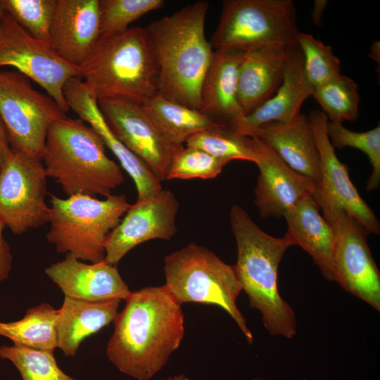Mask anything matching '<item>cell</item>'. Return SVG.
<instances>
[{
	"label": "cell",
	"instance_id": "1",
	"mask_svg": "<svg viewBox=\"0 0 380 380\" xmlns=\"http://www.w3.org/2000/svg\"><path fill=\"white\" fill-rule=\"evenodd\" d=\"M125 300L113 320L106 353L121 372L148 380L167 364L183 339L182 305L165 285L131 291Z\"/></svg>",
	"mask_w": 380,
	"mask_h": 380
},
{
	"label": "cell",
	"instance_id": "2",
	"mask_svg": "<svg viewBox=\"0 0 380 380\" xmlns=\"http://www.w3.org/2000/svg\"><path fill=\"white\" fill-rule=\"evenodd\" d=\"M209 4L198 1L146 27L158 70V93L200 110V91L214 51L205 35Z\"/></svg>",
	"mask_w": 380,
	"mask_h": 380
},
{
	"label": "cell",
	"instance_id": "3",
	"mask_svg": "<svg viewBox=\"0 0 380 380\" xmlns=\"http://www.w3.org/2000/svg\"><path fill=\"white\" fill-rule=\"evenodd\" d=\"M229 220L237 246L233 266L249 306L260 312L270 334L292 338L297 332L295 312L280 296L277 284L279 265L292 246L289 238L265 233L239 205L232 206Z\"/></svg>",
	"mask_w": 380,
	"mask_h": 380
},
{
	"label": "cell",
	"instance_id": "4",
	"mask_svg": "<svg viewBox=\"0 0 380 380\" xmlns=\"http://www.w3.org/2000/svg\"><path fill=\"white\" fill-rule=\"evenodd\" d=\"M106 148L89 125L65 116L49 127L42 162L47 177L68 196L107 197L125 179L120 166L107 156Z\"/></svg>",
	"mask_w": 380,
	"mask_h": 380
},
{
	"label": "cell",
	"instance_id": "5",
	"mask_svg": "<svg viewBox=\"0 0 380 380\" xmlns=\"http://www.w3.org/2000/svg\"><path fill=\"white\" fill-rule=\"evenodd\" d=\"M80 77L97 101L118 99L142 104L158 93V70L145 28L101 36Z\"/></svg>",
	"mask_w": 380,
	"mask_h": 380
},
{
	"label": "cell",
	"instance_id": "6",
	"mask_svg": "<svg viewBox=\"0 0 380 380\" xmlns=\"http://www.w3.org/2000/svg\"><path fill=\"white\" fill-rule=\"evenodd\" d=\"M49 202L48 241L58 253L90 263L104 260L106 240L131 205L123 194L103 200L83 194L65 198L50 194Z\"/></svg>",
	"mask_w": 380,
	"mask_h": 380
},
{
	"label": "cell",
	"instance_id": "7",
	"mask_svg": "<svg viewBox=\"0 0 380 380\" xmlns=\"http://www.w3.org/2000/svg\"><path fill=\"white\" fill-rule=\"evenodd\" d=\"M165 286L179 303L215 305L236 323L249 343L253 336L236 306L242 291L234 266L224 262L208 248L190 243L165 258Z\"/></svg>",
	"mask_w": 380,
	"mask_h": 380
},
{
	"label": "cell",
	"instance_id": "8",
	"mask_svg": "<svg viewBox=\"0 0 380 380\" xmlns=\"http://www.w3.org/2000/svg\"><path fill=\"white\" fill-rule=\"evenodd\" d=\"M298 32L292 0H225L210 43L215 49L246 51L297 44Z\"/></svg>",
	"mask_w": 380,
	"mask_h": 380
},
{
	"label": "cell",
	"instance_id": "9",
	"mask_svg": "<svg viewBox=\"0 0 380 380\" xmlns=\"http://www.w3.org/2000/svg\"><path fill=\"white\" fill-rule=\"evenodd\" d=\"M0 116L13 150L42 160L51 125L66 116L48 95L17 70H0Z\"/></svg>",
	"mask_w": 380,
	"mask_h": 380
},
{
	"label": "cell",
	"instance_id": "10",
	"mask_svg": "<svg viewBox=\"0 0 380 380\" xmlns=\"http://www.w3.org/2000/svg\"><path fill=\"white\" fill-rule=\"evenodd\" d=\"M46 178L40 159L13 150L0 171V220L14 234L49 222Z\"/></svg>",
	"mask_w": 380,
	"mask_h": 380
},
{
	"label": "cell",
	"instance_id": "11",
	"mask_svg": "<svg viewBox=\"0 0 380 380\" xmlns=\"http://www.w3.org/2000/svg\"><path fill=\"white\" fill-rule=\"evenodd\" d=\"M4 66L13 67L37 83L65 113L70 110L63 88L70 79L80 77L79 67L32 37L6 13L0 27V67Z\"/></svg>",
	"mask_w": 380,
	"mask_h": 380
},
{
	"label": "cell",
	"instance_id": "12",
	"mask_svg": "<svg viewBox=\"0 0 380 380\" xmlns=\"http://www.w3.org/2000/svg\"><path fill=\"white\" fill-rule=\"evenodd\" d=\"M319 156V179L312 195L322 209L323 217L345 211L369 234H379L380 223L372 208L352 183L348 167L338 158L327 134L328 118L321 110L308 116Z\"/></svg>",
	"mask_w": 380,
	"mask_h": 380
},
{
	"label": "cell",
	"instance_id": "13",
	"mask_svg": "<svg viewBox=\"0 0 380 380\" xmlns=\"http://www.w3.org/2000/svg\"><path fill=\"white\" fill-rule=\"evenodd\" d=\"M109 127L118 139L153 171L166 180L172 160L183 145L173 141L142 104L118 99L98 101Z\"/></svg>",
	"mask_w": 380,
	"mask_h": 380
},
{
	"label": "cell",
	"instance_id": "14",
	"mask_svg": "<svg viewBox=\"0 0 380 380\" xmlns=\"http://www.w3.org/2000/svg\"><path fill=\"white\" fill-rule=\"evenodd\" d=\"M324 219L335 233V281L347 293L380 311V273L367 244L369 233L343 210Z\"/></svg>",
	"mask_w": 380,
	"mask_h": 380
},
{
	"label": "cell",
	"instance_id": "15",
	"mask_svg": "<svg viewBox=\"0 0 380 380\" xmlns=\"http://www.w3.org/2000/svg\"><path fill=\"white\" fill-rule=\"evenodd\" d=\"M179 203L174 193L162 189L131 205L105 243L104 260L115 265L132 248L152 239L170 240L177 233Z\"/></svg>",
	"mask_w": 380,
	"mask_h": 380
},
{
	"label": "cell",
	"instance_id": "16",
	"mask_svg": "<svg viewBox=\"0 0 380 380\" xmlns=\"http://www.w3.org/2000/svg\"><path fill=\"white\" fill-rule=\"evenodd\" d=\"M253 139L260 171L254 203L261 217L280 218L303 197L312 195L315 183L291 168L266 143Z\"/></svg>",
	"mask_w": 380,
	"mask_h": 380
},
{
	"label": "cell",
	"instance_id": "17",
	"mask_svg": "<svg viewBox=\"0 0 380 380\" xmlns=\"http://www.w3.org/2000/svg\"><path fill=\"white\" fill-rule=\"evenodd\" d=\"M63 94L68 107L80 119L94 128L132 179L137 191V201L151 198L163 189L161 182L139 158L129 150L115 135L106 121L98 101L89 94L81 78L70 79Z\"/></svg>",
	"mask_w": 380,
	"mask_h": 380
},
{
	"label": "cell",
	"instance_id": "18",
	"mask_svg": "<svg viewBox=\"0 0 380 380\" xmlns=\"http://www.w3.org/2000/svg\"><path fill=\"white\" fill-rule=\"evenodd\" d=\"M100 37L99 0H56L49 44L58 56L79 67Z\"/></svg>",
	"mask_w": 380,
	"mask_h": 380
},
{
	"label": "cell",
	"instance_id": "19",
	"mask_svg": "<svg viewBox=\"0 0 380 380\" xmlns=\"http://www.w3.org/2000/svg\"><path fill=\"white\" fill-rule=\"evenodd\" d=\"M65 296L90 301L125 300L131 291L115 265L85 263L70 254L45 269Z\"/></svg>",
	"mask_w": 380,
	"mask_h": 380
},
{
	"label": "cell",
	"instance_id": "20",
	"mask_svg": "<svg viewBox=\"0 0 380 380\" xmlns=\"http://www.w3.org/2000/svg\"><path fill=\"white\" fill-rule=\"evenodd\" d=\"M293 45L268 44L243 52L238 72L239 101L243 116L275 94L283 82Z\"/></svg>",
	"mask_w": 380,
	"mask_h": 380
},
{
	"label": "cell",
	"instance_id": "21",
	"mask_svg": "<svg viewBox=\"0 0 380 380\" xmlns=\"http://www.w3.org/2000/svg\"><path fill=\"white\" fill-rule=\"evenodd\" d=\"M313 91L305 73L301 51L296 44L291 46L283 82L275 94L255 110L229 126L250 137L264 125L290 122L300 114L303 103L312 96Z\"/></svg>",
	"mask_w": 380,
	"mask_h": 380
},
{
	"label": "cell",
	"instance_id": "22",
	"mask_svg": "<svg viewBox=\"0 0 380 380\" xmlns=\"http://www.w3.org/2000/svg\"><path fill=\"white\" fill-rule=\"evenodd\" d=\"M319 206L311 194L295 203L284 215L286 235L292 246H298L312 258L322 275L335 281L333 227L319 213Z\"/></svg>",
	"mask_w": 380,
	"mask_h": 380
},
{
	"label": "cell",
	"instance_id": "23",
	"mask_svg": "<svg viewBox=\"0 0 380 380\" xmlns=\"http://www.w3.org/2000/svg\"><path fill=\"white\" fill-rule=\"evenodd\" d=\"M244 51L215 49L200 91V111L231 125L243 116L238 96V72Z\"/></svg>",
	"mask_w": 380,
	"mask_h": 380
},
{
	"label": "cell",
	"instance_id": "24",
	"mask_svg": "<svg viewBox=\"0 0 380 380\" xmlns=\"http://www.w3.org/2000/svg\"><path fill=\"white\" fill-rule=\"evenodd\" d=\"M251 138L270 146L294 171L317 184L319 179V156L316 140L306 115L300 114L286 122H270L255 129Z\"/></svg>",
	"mask_w": 380,
	"mask_h": 380
},
{
	"label": "cell",
	"instance_id": "25",
	"mask_svg": "<svg viewBox=\"0 0 380 380\" xmlns=\"http://www.w3.org/2000/svg\"><path fill=\"white\" fill-rule=\"evenodd\" d=\"M121 300L90 301L65 296L59 309L58 348L74 356L80 343L113 322Z\"/></svg>",
	"mask_w": 380,
	"mask_h": 380
},
{
	"label": "cell",
	"instance_id": "26",
	"mask_svg": "<svg viewBox=\"0 0 380 380\" xmlns=\"http://www.w3.org/2000/svg\"><path fill=\"white\" fill-rule=\"evenodd\" d=\"M59 309L47 303L29 308L17 321L0 322V336L13 345L53 352L58 348Z\"/></svg>",
	"mask_w": 380,
	"mask_h": 380
},
{
	"label": "cell",
	"instance_id": "27",
	"mask_svg": "<svg viewBox=\"0 0 380 380\" xmlns=\"http://www.w3.org/2000/svg\"><path fill=\"white\" fill-rule=\"evenodd\" d=\"M142 106L162 130L180 145L193 135L222 124L200 110L168 100L158 93Z\"/></svg>",
	"mask_w": 380,
	"mask_h": 380
},
{
	"label": "cell",
	"instance_id": "28",
	"mask_svg": "<svg viewBox=\"0 0 380 380\" xmlns=\"http://www.w3.org/2000/svg\"><path fill=\"white\" fill-rule=\"evenodd\" d=\"M185 144L228 162L241 160L255 163L257 159L253 139L224 123L193 135Z\"/></svg>",
	"mask_w": 380,
	"mask_h": 380
},
{
	"label": "cell",
	"instance_id": "29",
	"mask_svg": "<svg viewBox=\"0 0 380 380\" xmlns=\"http://www.w3.org/2000/svg\"><path fill=\"white\" fill-rule=\"evenodd\" d=\"M312 96L330 122L343 124L355 120L359 115L358 86L345 75L340 73L315 88Z\"/></svg>",
	"mask_w": 380,
	"mask_h": 380
},
{
	"label": "cell",
	"instance_id": "30",
	"mask_svg": "<svg viewBox=\"0 0 380 380\" xmlns=\"http://www.w3.org/2000/svg\"><path fill=\"white\" fill-rule=\"evenodd\" d=\"M0 358L10 361L22 380H77L59 368L53 352L4 345L0 346Z\"/></svg>",
	"mask_w": 380,
	"mask_h": 380
},
{
	"label": "cell",
	"instance_id": "31",
	"mask_svg": "<svg viewBox=\"0 0 380 380\" xmlns=\"http://www.w3.org/2000/svg\"><path fill=\"white\" fill-rule=\"evenodd\" d=\"M327 134L334 148L351 147L359 149L367 156L372 165L366 189L376 190L380 184V127L363 132L347 129L342 123L328 121Z\"/></svg>",
	"mask_w": 380,
	"mask_h": 380
},
{
	"label": "cell",
	"instance_id": "32",
	"mask_svg": "<svg viewBox=\"0 0 380 380\" xmlns=\"http://www.w3.org/2000/svg\"><path fill=\"white\" fill-rule=\"evenodd\" d=\"M3 9L34 39L49 44L56 0H1Z\"/></svg>",
	"mask_w": 380,
	"mask_h": 380
},
{
	"label": "cell",
	"instance_id": "33",
	"mask_svg": "<svg viewBox=\"0 0 380 380\" xmlns=\"http://www.w3.org/2000/svg\"><path fill=\"white\" fill-rule=\"evenodd\" d=\"M296 42L303 55L306 77L313 89L340 74L341 61L330 46L301 32L298 34Z\"/></svg>",
	"mask_w": 380,
	"mask_h": 380
},
{
	"label": "cell",
	"instance_id": "34",
	"mask_svg": "<svg viewBox=\"0 0 380 380\" xmlns=\"http://www.w3.org/2000/svg\"><path fill=\"white\" fill-rule=\"evenodd\" d=\"M101 36L122 32L146 13L163 8V0H99Z\"/></svg>",
	"mask_w": 380,
	"mask_h": 380
},
{
	"label": "cell",
	"instance_id": "35",
	"mask_svg": "<svg viewBox=\"0 0 380 380\" xmlns=\"http://www.w3.org/2000/svg\"><path fill=\"white\" fill-rule=\"evenodd\" d=\"M228 163L201 149L183 146L174 156L166 179H213Z\"/></svg>",
	"mask_w": 380,
	"mask_h": 380
},
{
	"label": "cell",
	"instance_id": "36",
	"mask_svg": "<svg viewBox=\"0 0 380 380\" xmlns=\"http://www.w3.org/2000/svg\"><path fill=\"white\" fill-rule=\"evenodd\" d=\"M5 227V224L0 220V282L8 278L12 270L13 256L3 233Z\"/></svg>",
	"mask_w": 380,
	"mask_h": 380
},
{
	"label": "cell",
	"instance_id": "37",
	"mask_svg": "<svg viewBox=\"0 0 380 380\" xmlns=\"http://www.w3.org/2000/svg\"><path fill=\"white\" fill-rule=\"evenodd\" d=\"M12 152L13 149L9 142L8 133L0 116V171Z\"/></svg>",
	"mask_w": 380,
	"mask_h": 380
},
{
	"label": "cell",
	"instance_id": "38",
	"mask_svg": "<svg viewBox=\"0 0 380 380\" xmlns=\"http://www.w3.org/2000/svg\"><path fill=\"white\" fill-rule=\"evenodd\" d=\"M328 1L327 0H315L314 1L313 8L311 13V18L313 23L316 26L321 25L322 15L325 10Z\"/></svg>",
	"mask_w": 380,
	"mask_h": 380
},
{
	"label": "cell",
	"instance_id": "39",
	"mask_svg": "<svg viewBox=\"0 0 380 380\" xmlns=\"http://www.w3.org/2000/svg\"><path fill=\"white\" fill-rule=\"evenodd\" d=\"M369 56L376 63L379 65L380 58V43L379 42H374L370 48Z\"/></svg>",
	"mask_w": 380,
	"mask_h": 380
},
{
	"label": "cell",
	"instance_id": "40",
	"mask_svg": "<svg viewBox=\"0 0 380 380\" xmlns=\"http://www.w3.org/2000/svg\"><path fill=\"white\" fill-rule=\"evenodd\" d=\"M166 380H193V379H191L186 377L185 375L182 374V375H176L174 376H170Z\"/></svg>",
	"mask_w": 380,
	"mask_h": 380
},
{
	"label": "cell",
	"instance_id": "41",
	"mask_svg": "<svg viewBox=\"0 0 380 380\" xmlns=\"http://www.w3.org/2000/svg\"><path fill=\"white\" fill-rule=\"evenodd\" d=\"M4 13L5 12L4 11V9H3L1 2V0H0V27H1V21H2V18H3Z\"/></svg>",
	"mask_w": 380,
	"mask_h": 380
},
{
	"label": "cell",
	"instance_id": "42",
	"mask_svg": "<svg viewBox=\"0 0 380 380\" xmlns=\"http://www.w3.org/2000/svg\"><path fill=\"white\" fill-rule=\"evenodd\" d=\"M254 380H267V379H255Z\"/></svg>",
	"mask_w": 380,
	"mask_h": 380
}]
</instances>
